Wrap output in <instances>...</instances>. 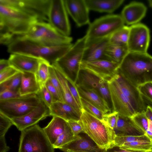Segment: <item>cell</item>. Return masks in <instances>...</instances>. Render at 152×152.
<instances>
[{"label": "cell", "instance_id": "3", "mask_svg": "<svg viewBox=\"0 0 152 152\" xmlns=\"http://www.w3.org/2000/svg\"><path fill=\"white\" fill-rule=\"evenodd\" d=\"M79 121L83 133L100 148L106 150L114 145L116 136L115 131L103 121L82 108Z\"/></svg>", "mask_w": 152, "mask_h": 152}, {"label": "cell", "instance_id": "45", "mask_svg": "<svg viewBox=\"0 0 152 152\" xmlns=\"http://www.w3.org/2000/svg\"><path fill=\"white\" fill-rule=\"evenodd\" d=\"M21 96L19 91L6 90L0 93V101L11 99Z\"/></svg>", "mask_w": 152, "mask_h": 152}, {"label": "cell", "instance_id": "20", "mask_svg": "<svg viewBox=\"0 0 152 152\" xmlns=\"http://www.w3.org/2000/svg\"><path fill=\"white\" fill-rule=\"evenodd\" d=\"M59 149L64 152H106V150L100 148L91 139L80 135Z\"/></svg>", "mask_w": 152, "mask_h": 152}, {"label": "cell", "instance_id": "51", "mask_svg": "<svg viewBox=\"0 0 152 152\" xmlns=\"http://www.w3.org/2000/svg\"><path fill=\"white\" fill-rule=\"evenodd\" d=\"M145 113L148 119L152 121V105H147Z\"/></svg>", "mask_w": 152, "mask_h": 152}, {"label": "cell", "instance_id": "9", "mask_svg": "<svg viewBox=\"0 0 152 152\" xmlns=\"http://www.w3.org/2000/svg\"><path fill=\"white\" fill-rule=\"evenodd\" d=\"M42 102L37 94L22 96L11 99L0 101V113L12 119L28 113Z\"/></svg>", "mask_w": 152, "mask_h": 152}, {"label": "cell", "instance_id": "10", "mask_svg": "<svg viewBox=\"0 0 152 152\" xmlns=\"http://www.w3.org/2000/svg\"><path fill=\"white\" fill-rule=\"evenodd\" d=\"M51 0H0V4L20 10L36 18L38 22H48Z\"/></svg>", "mask_w": 152, "mask_h": 152}, {"label": "cell", "instance_id": "40", "mask_svg": "<svg viewBox=\"0 0 152 152\" xmlns=\"http://www.w3.org/2000/svg\"><path fill=\"white\" fill-rule=\"evenodd\" d=\"M137 88L142 97L152 104V81L141 85Z\"/></svg>", "mask_w": 152, "mask_h": 152}, {"label": "cell", "instance_id": "23", "mask_svg": "<svg viewBox=\"0 0 152 152\" xmlns=\"http://www.w3.org/2000/svg\"><path fill=\"white\" fill-rule=\"evenodd\" d=\"M80 97L95 105L104 113L111 112L108 102L94 89L76 83Z\"/></svg>", "mask_w": 152, "mask_h": 152}, {"label": "cell", "instance_id": "37", "mask_svg": "<svg viewBox=\"0 0 152 152\" xmlns=\"http://www.w3.org/2000/svg\"><path fill=\"white\" fill-rule=\"evenodd\" d=\"M82 108L102 121L104 113L97 107L86 99L80 97Z\"/></svg>", "mask_w": 152, "mask_h": 152}, {"label": "cell", "instance_id": "53", "mask_svg": "<svg viewBox=\"0 0 152 152\" xmlns=\"http://www.w3.org/2000/svg\"><path fill=\"white\" fill-rule=\"evenodd\" d=\"M148 2L150 7L152 8V0H148Z\"/></svg>", "mask_w": 152, "mask_h": 152}, {"label": "cell", "instance_id": "26", "mask_svg": "<svg viewBox=\"0 0 152 152\" xmlns=\"http://www.w3.org/2000/svg\"><path fill=\"white\" fill-rule=\"evenodd\" d=\"M68 125L67 122L64 120L58 117L53 116L48 125L43 128L52 145L58 136L64 131Z\"/></svg>", "mask_w": 152, "mask_h": 152}, {"label": "cell", "instance_id": "21", "mask_svg": "<svg viewBox=\"0 0 152 152\" xmlns=\"http://www.w3.org/2000/svg\"><path fill=\"white\" fill-rule=\"evenodd\" d=\"M147 10L143 3L133 1L124 7L121 15L124 23L132 26L139 23L145 16Z\"/></svg>", "mask_w": 152, "mask_h": 152}, {"label": "cell", "instance_id": "7", "mask_svg": "<svg viewBox=\"0 0 152 152\" xmlns=\"http://www.w3.org/2000/svg\"><path fill=\"white\" fill-rule=\"evenodd\" d=\"M18 152H54V148L37 124L21 131Z\"/></svg>", "mask_w": 152, "mask_h": 152}, {"label": "cell", "instance_id": "36", "mask_svg": "<svg viewBox=\"0 0 152 152\" xmlns=\"http://www.w3.org/2000/svg\"><path fill=\"white\" fill-rule=\"evenodd\" d=\"M135 141L151 142L145 134L141 136L116 135L114 146H120L125 143Z\"/></svg>", "mask_w": 152, "mask_h": 152}, {"label": "cell", "instance_id": "41", "mask_svg": "<svg viewBox=\"0 0 152 152\" xmlns=\"http://www.w3.org/2000/svg\"><path fill=\"white\" fill-rule=\"evenodd\" d=\"M37 94L42 101L49 108L53 101L52 97L45 84L40 86L39 90Z\"/></svg>", "mask_w": 152, "mask_h": 152}, {"label": "cell", "instance_id": "13", "mask_svg": "<svg viewBox=\"0 0 152 152\" xmlns=\"http://www.w3.org/2000/svg\"><path fill=\"white\" fill-rule=\"evenodd\" d=\"M113 111L119 115L131 118L136 113L128 99L121 90L113 77L107 81Z\"/></svg>", "mask_w": 152, "mask_h": 152}, {"label": "cell", "instance_id": "2", "mask_svg": "<svg viewBox=\"0 0 152 152\" xmlns=\"http://www.w3.org/2000/svg\"><path fill=\"white\" fill-rule=\"evenodd\" d=\"M123 75L137 87L152 81V56L146 53H129L120 65Z\"/></svg>", "mask_w": 152, "mask_h": 152}, {"label": "cell", "instance_id": "8", "mask_svg": "<svg viewBox=\"0 0 152 152\" xmlns=\"http://www.w3.org/2000/svg\"><path fill=\"white\" fill-rule=\"evenodd\" d=\"M86 41V35L78 39L71 48L53 64L64 74L71 78L74 74H75V83L78 78Z\"/></svg>", "mask_w": 152, "mask_h": 152}, {"label": "cell", "instance_id": "35", "mask_svg": "<svg viewBox=\"0 0 152 152\" xmlns=\"http://www.w3.org/2000/svg\"><path fill=\"white\" fill-rule=\"evenodd\" d=\"M79 135H74L68 124L64 131L58 137L55 142L53 145L55 148H59L61 147L77 138Z\"/></svg>", "mask_w": 152, "mask_h": 152}, {"label": "cell", "instance_id": "19", "mask_svg": "<svg viewBox=\"0 0 152 152\" xmlns=\"http://www.w3.org/2000/svg\"><path fill=\"white\" fill-rule=\"evenodd\" d=\"M41 59L24 54L12 53L8 60L11 65L20 72L35 74Z\"/></svg>", "mask_w": 152, "mask_h": 152}, {"label": "cell", "instance_id": "5", "mask_svg": "<svg viewBox=\"0 0 152 152\" xmlns=\"http://www.w3.org/2000/svg\"><path fill=\"white\" fill-rule=\"evenodd\" d=\"M26 38L48 47H55L71 43L72 38L64 35L56 31L48 23L37 22L28 32L20 37Z\"/></svg>", "mask_w": 152, "mask_h": 152}, {"label": "cell", "instance_id": "6", "mask_svg": "<svg viewBox=\"0 0 152 152\" xmlns=\"http://www.w3.org/2000/svg\"><path fill=\"white\" fill-rule=\"evenodd\" d=\"M121 15H109L99 18L89 24L87 33L86 46L101 39L110 37L124 26Z\"/></svg>", "mask_w": 152, "mask_h": 152}, {"label": "cell", "instance_id": "29", "mask_svg": "<svg viewBox=\"0 0 152 152\" xmlns=\"http://www.w3.org/2000/svg\"><path fill=\"white\" fill-rule=\"evenodd\" d=\"M129 52L127 46L110 42L105 50L104 57L105 58L120 64Z\"/></svg>", "mask_w": 152, "mask_h": 152}, {"label": "cell", "instance_id": "27", "mask_svg": "<svg viewBox=\"0 0 152 152\" xmlns=\"http://www.w3.org/2000/svg\"><path fill=\"white\" fill-rule=\"evenodd\" d=\"M89 10L111 13L123 3L124 0H85Z\"/></svg>", "mask_w": 152, "mask_h": 152}, {"label": "cell", "instance_id": "32", "mask_svg": "<svg viewBox=\"0 0 152 152\" xmlns=\"http://www.w3.org/2000/svg\"><path fill=\"white\" fill-rule=\"evenodd\" d=\"M50 65L47 61L41 59L38 69L35 74L39 86L45 85L49 79V67Z\"/></svg>", "mask_w": 152, "mask_h": 152}, {"label": "cell", "instance_id": "22", "mask_svg": "<svg viewBox=\"0 0 152 152\" xmlns=\"http://www.w3.org/2000/svg\"><path fill=\"white\" fill-rule=\"evenodd\" d=\"M50 116L58 117L66 121H79L81 111L78 110L69 104L61 101L53 102L49 107Z\"/></svg>", "mask_w": 152, "mask_h": 152}, {"label": "cell", "instance_id": "39", "mask_svg": "<svg viewBox=\"0 0 152 152\" xmlns=\"http://www.w3.org/2000/svg\"><path fill=\"white\" fill-rule=\"evenodd\" d=\"M49 70V80L57 90L61 101L64 102L61 86L55 72L54 68L52 65L50 66Z\"/></svg>", "mask_w": 152, "mask_h": 152}, {"label": "cell", "instance_id": "38", "mask_svg": "<svg viewBox=\"0 0 152 152\" xmlns=\"http://www.w3.org/2000/svg\"><path fill=\"white\" fill-rule=\"evenodd\" d=\"M131 118L136 125L145 134L148 129V119L145 113L136 114Z\"/></svg>", "mask_w": 152, "mask_h": 152}, {"label": "cell", "instance_id": "25", "mask_svg": "<svg viewBox=\"0 0 152 152\" xmlns=\"http://www.w3.org/2000/svg\"><path fill=\"white\" fill-rule=\"evenodd\" d=\"M114 130L118 135L141 136L145 134L131 118L119 115Z\"/></svg>", "mask_w": 152, "mask_h": 152}, {"label": "cell", "instance_id": "16", "mask_svg": "<svg viewBox=\"0 0 152 152\" xmlns=\"http://www.w3.org/2000/svg\"><path fill=\"white\" fill-rule=\"evenodd\" d=\"M50 116L49 108L42 101L36 107L26 114L12 119L13 125L22 131L34 126Z\"/></svg>", "mask_w": 152, "mask_h": 152}, {"label": "cell", "instance_id": "50", "mask_svg": "<svg viewBox=\"0 0 152 152\" xmlns=\"http://www.w3.org/2000/svg\"><path fill=\"white\" fill-rule=\"evenodd\" d=\"M11 66L9 60L5 59L0 60V72Z\"/></svg>", "mask_w": 152, "mask_h": 152}, {"label": "cell", "instance_id": "44", "mask_svg": "<svg viewBox=\"0 0 152 152\" xmlns=\"http://www.w3.org/2000/svg\"><path fill=\"white\" fill-rule=\"evenodd\" d=\"M19 72L12 66L0 72V83L11 77Z\"/></svg>", "mask_w": 152, "mask_h": 152}, {"label": "cell", "instance_id": "14", "mask_svg": "<svg viewBox=\"0 0 152 152\" xmlns=\"http://www.w3.org/2000/svg\"><path fill=\"white\" fill-rule=\"evenodd\" d=\"M150 38L149 30L146 26L140 23L131 26L127 44L129 52L147 53Z\"/></svg>", "mask_w": 152, "mask_h": 152}, {"label": "cell", "instance_id": "24", "mask_svg": "<svg viewBox=\"0 0 152 152\" xmlns=\"http://www.w3.org/2000/svg\"><path fill=\"white\" fill-rule=\"evenodd\" d=\"M109 38L110 37H108L102 39L86 46L82 61H89L105 58L104 52L110 43Z\"/></svg>", "mask_w": 152, "mask_h": 152}, {"label": "cell", "instance_id": "47", "mask_svg": "<svg viewBox=\"0 0 152 152\" xmlns=\"http://www.w3.org/2000/svg\"><path fill=\"white\" fill-rule=\"evenodd\" d=\"M79 121L71 120L67 121L75 136L79 135L80 133L83 132L81 126Z\"/></svg>", "mask_w": 152, "mask_h": 152}, {"label": "cell", "instance_id": "52", "mask_svg": "<svg viewBox=\"0 0 152 152\" xmlns=\"http://www.w3.org/2000/svg\"><path fill=\"white\" fill-rule=\"evenodd\" d=\"M148 130L152 132V121L148 119Z\"/></svg>", "mask_w": 152, "mask_h": 152}, {"label": "cell", "instance_id": "34", "mask_svg": "<svg viewBox=\"0 0 152 152\" xmlns=\"http://www.w3.org/2000/svg\"><path fill=\"white\" fill-rule=\"evenodd\" d=\"M119 147L124 149L152 152V142L135 141L126 142Z\"/></svg>", "mask_w": 152, "mask_h": 152}, {"label": "cell", "instance_id": "18", "mask_svg": "<svg viewBox=\"0 0 152 152\" xmlns=\"http://www.w3.org/2000/svg\"><path fill=\"white\" fill-rule=\"evenodd\" d=\"M68 14L77 26L80 27L89 24L88 10L85 0H64Z\"/></svg>", "mask_w": 152, "mask_h": 152}, {"label": "cell", "instance_id": "49", "mask_svg": "<svg viewBox=\"0 0 152 152\" xmlns=\"http://www.w3.org/2000/svg\"><path fill=\"white\" fill-rule=\"evenodd\" d=\"M10 149V147L7 145L5 136H0V152H7Z\"/></svg>", "mask_w": 152, "mask_h": 152}, {"label": "cell", "instance_id": "28", "mask_svg": "<svg viewBox=\"0 0 152 152\" xmlns=\"http://www.w3.org/2000/svg\"><path fill=\"white\" fill-rule=\"evenodd\" d=\"M39 89L40 86L35 74L28 72H22L19 89L21 96L37 94Z\"/></svg>", "mask_w": 152, "mask_h": 152}, {"label": "cell", "instance_id": "11", "mask_svg": "<svg viewBox=\"0 0 152 152\" xmlns=\"http://www.w3.org/2000/svg\"><path fill=\"white\" fill-rule=\"evenodd\" d=\"M64 0H51L48 23L61 34L69 36L70 26Z\"/></svg>", "mask_w": 152, "mask_h": 152}, {"label": "cell", "instance_id": "17", "mask_svg": "<svg viewBox=\"0 0 152 152\" xmlns=\"http://www.w3.org/2000/svg\"><path fill=\"white\" fill-rule=\"evenodd\" d=\"M78 80L80 82L76 84L94 89L107 102L110 100L107 81L83 69L80 70Z\"/></svg>", "mask_w": 152, "mask_h": 152}, {"label": "cell", "instance_id": "12", "mask_svg": "<svg viewBox=\"0 0 152 152\" xmlns=\"http://www.w3.org/2000/svg\"><path fill=\"white\" fill-rule=\"evenodd\" d=\"M113 77L122 92L128 99L136 114L145 113L147 105L137 87L125 78L119 69Z\"/></svg>", "mask_w": 152, "mask_h": 152}, {"label": "cell", "instance_id": "46", "mask_svg": "<svg viewBox=\"0 0 152 152\" xmlns=\"http://www.w3.org/2000/svg\"><path fill=\"white\" fill-rule=\"evenodd\" d=\"M45 86L52 97L53 102L57 101L62 102L57 90L49 79L45 83Z\"/></svg>", "mask_w": 152, "mask_h": 152}, {"label": "cell", "instance_id": "1", "mask_svg": "<svg viewBox=\"0 0 152 152\" xmlns=\"http://www.w3.org/2000/svg\"><path fill=\"white\" fill-rule=\"evenodd\" d=\"M71 43L48 47L23 37H18L7 45L8 52L24 54L44 60L50 65L55 64L72 47Z\"/></svg>", "mask_w": 152, "mask_h": 152}, {"label": "cell", "instance_id": "30", "mask_svg": "<svg viewBox=\"0 0 152 152\" xmlns=\"http://www.w3.org/2000/svg\"><path fill=\"white\" fill-rule=\"evenodd\" d=\"M52 65L54 68L61 86L64 102L76 109L81 111V109L77 103L71 93L64 75L56 66L54 64Z\"/></svg>", "mask_w": 152, "mask_h": 152}, {"label": "cell", "instance_id": "48", "mask_svg": "<svg viewBox=\"0 0 152 152\" xmlns=\"http://www.w3.org/2000/svg\"><path fill=\"white\" fill-rule=\"evenodd\" d=\"M106 152H146L144 151H137L124 149L121 148L119 146H113L106 150Z\"/></svg>", "mask_w": 152, "mask_h": 152}, {"label": "cell", "instance_id": "43", "mask_svg": "<svg viewBox=\"0 0 152 152\" xmlns=\"http://www.w3.org/2000/svg\"><path fill=\"white\" fill-rule=\"evenodd\" d=\"M13 125L11 119L0 113V136H5L8 129Z\"/></svg>", "mask_w": 152, "mask_h": 152}, {"label": "cell", "instance_id": "42", "mask_svg": "<svg viewBox=\"0 0 152 152\" xmlns=\"http://www.w3.org/2000/svg\"><path fill=\"white\" fill-rule=\"evenodd\" d=\"M118 113L115 111H113L104 113L102 121L111 129L114 130L116 128Z\"/></svg>", "mask_w": 152, "mask_h": 152}, {"label": "cell", "instance_id": "15", "mask_svg": "<svg viewBox=\"0 0 152 152\" xmlns=\"http://www.w3.org/2000/svg\"><path fill=\"white\" fill-rule=\"evenodd\" d=\"M120 65L107 59L102 58L91 61H82L80 70H86L107 81L117 73Z\"/></svg>", "mask_w": 152, "mask_h": 152}, {"label": "cell", "instance_id": "33", "mask_svg": "<svg viewBox=\"0 0 152 152\" xmlns=\"http://www.w3.org/2000/svg\"><path fill=\"white\" fill-rule=\"evenodd\" d=\"M22 72H19L15 75L0 83V93L6 90L19 91Z\"/></svg>", "mask_w": 152, "mask_h": 152}, {"label": "cell", "instance_id": "31", "mask_svg": "<svg viewBox=\"0 0 152 152\" xmlns=\"http://www.w3.org/2000/svg\"><path fill=\"white\" fill-rule=\"evenodd\" d=\"M129 30L130 27L124 25L110 37V42L117 45L127 46Z\"/></svg>", "mask_w": 152, "mask_h": 152}, {"label": "cell", "instance_id": "4", "mask_svg": "<svg viewBox=\"0 0 152 152\" xmlns=\"http://www.w3.org/2000/svg\"><path fill=\"white\" fill-rule=\"evenodd\" d=\"M37 22L36 18L20 10L0 4V25L15 35H24Z\"/></svg>", "mask_w": 152, "mask_h": 152}]
</instances>
